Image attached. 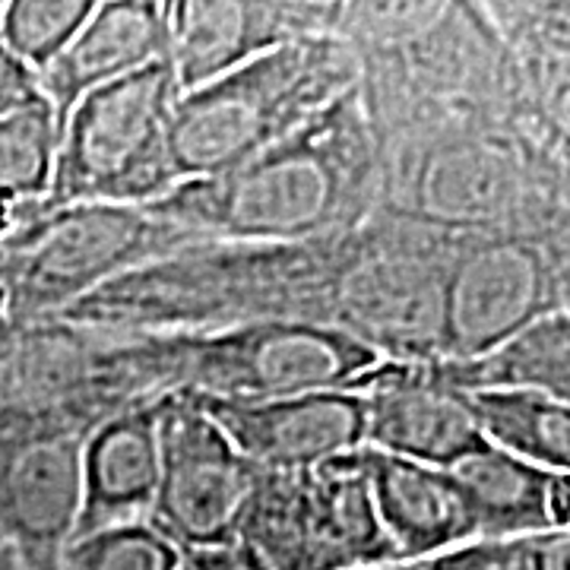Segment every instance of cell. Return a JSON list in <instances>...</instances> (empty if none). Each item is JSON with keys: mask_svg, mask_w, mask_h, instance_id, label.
<instances>
[{"mask_svg": "<svg viewBox=\"0 0 570 570\" xmlns=\"http://www.w3.org/2000/svg\"><path fill=\"white\" fill-rule=\"evenodd\" d=\"M355 82L352 51L330 36L285 41L219 80L181 92L168 127L175 187L245 163L343 99Z\"/></svg>", "mask_w": 570, "mask_h": 570, "instance_id": "5b68a950", "label": "cell"}, {"mask_svg": "<svg viewBox=\"0 0 570 570\" xmlns=\"http://www.w3.org/2000/svg\"><path fill=\"white\" fill-rule=\"evenodd\" d=\"M108 336V377L124 406L165 393L273 400L348 390L381 362L336 326L302 321Z\"/></svg>", "mask_w": 570, "mask_h": 570, "instance_id": "277c9868", "label": "cell"}, {"mask_svg": "<svg viewBox=\"0 0 570 570\" xmlns=\"http://www.w3.org/2000/svg\"><path fill=\"white\" fill-rule=\"evenodd\" d=\"M257 466L187 393H165L149 523L181 551L235 549Z\"/></svg>", "mask_w": 570, "mask_h": 570, "instance_id": "30bf717a", "label": "cell"}, {"mask_svg": "<svg viewBox=\"0 0 570 570\" xmlns=\"http://www.w3.org/2000/svg\"><path fill=\"white\" fill-rule=\"evenodd\" d=\"M235 551L250 570L396 564L374 513L362 448L307 469H257Z\"/></svg>", "mask_w": 570, "mask_h": 570, "instance_id": "ba28073f", "label": "cell"}, {"mask_svg": "<svg viewBox=\"0 0 570 570\" xmlns=\"http://www.w3.org/2000/svg\"><path fill=\"white\" fill-rule=\"evenodd\" d=\"M159 412L163 396L137 400L86 431L73 539L149 517L159 482Z\"/></svg>", "mask_w": 570, "mask_h": 570, "instance_id": "9a60e30c", "label": "cell"}, {"mask_svg": "<svg viewBox=\"0 0 570 570\" xmlns=\"http://www.w3.org/2000/svg\"><path fill=\"white\" fill-rule=\"evenodd\" d=\"M7 324H10V321H7V292H3V285H0V330Z\"/></svg>", "mask_w": 570, "mask_h": 570, "instance_id": "f546056e", "label": "cell"}, {"mask_svg": "<svg viewBox=\"0 0 570 570\" xmlns=\"http://www.w3.org/2000/svg\"><path fill=\"white\" fill-rule=\"evenodd\" d=\"M121 406L105 333L63 317L0 330V431H89Z\"/></svg>", "mask_w": 570, "mask_h": 570, "instance_id": "8fae6325", "label": "cell"}, {"mask_svg": "<svg viewBox=\"0 0 570 570\" xmlns=\"http://www.w3.org/2000/svg\"><path fill=\"white\" fill-rule=\"evenodd\" d=\"M178 96L165 58L86 92L58 130L48 190L26 216L73 204L142 206L168 194V127Z\"/></svg>", "mask_w": 570, "mask_h": 570, "instance_id": "52a82bcc", "label": "cell"}, {"mask_svg": "<svg viewBox=\"0 0 570 570\" xmlns=\"http://www.w3.org/2000/svg\"><path fill=\"white\" fill-rule=\"evenodd\" d=\"M431 362L441 381L460 393L539 390L570 403V314L554 311L466 362Z\"/></svg>", "mask_w": 570, "mask_h": 570, "instance_id": "ffe728a7", "label": "cell"}, {"mask_svg": "<svg viewBox=\"0 0 570 570\" xmlns=\"http://www.w3.org/2000/svg\"><path fill=\"white\" fill-rule=\"evenodd\" d=\"M105 3L108 0H7L0 39L39 73Z\"/></svg>", "mask_w": 570, "mask_h": 570, "instance_id": "cb8c5ba5", "label": "cell"}, {"mask_svg": "<svg viewBox=\"0 0 570 570\" xmlns=\"http://www.w3.org/2000/svg\"><path fill=\"white\" fill-rule=\"evenodd\" d=\"M355 232L302 245L197 242L105 283L61 317L111 336L264 321L336 326Z\"/></svg>", "mask_w": 570, "mask_h": 570, "instance_id": "7a4b0ae2", "label": "cell"}, {"mask_svg": "<svg viewBox=\"0 0 570 570\" xmlns=\"http://www.w3.org/2000/svg\"><path fill=\"white\" fill-rule=\"evenodd\" d=\"M86 431H0V542L22 570H58L80 513Z\"/></svg>", "mask_w": 570, "mask_h": 570, "instance_id": "7c38bea8", "label": "cell"}, {"mask_svg": "<svg viewBox=\"0 0 570 570\" xmlns=\"http://www.w3.org/2000/svg\"><path fill=\"white\" fill-rule=\"evenodd\" d=\"M554 311H568V232L450 235L438 358H475Z\"/></svg>", "mask_w": 570, "mask_h": 570, "instance_id": "9c48e42d", "label": "cell"}, {"mask_svg": "<svg viewBox=\"0 0 570 570\" xmlns=\"http://www.w3.org/2000/svg\"><path fill=\"white\" fill-rule=\"evenodd\" d=\"M165 55V0H108L51 61L41 67V99L61 130L86 92L137 73Z\"/></svg>", "mask_w": 570, "mask_h": 570, "instance_id": "2e32d148", "label": "cell"}, {"mask_svg": "<svg viewBox=\"0 0 570 570\" xmlns=\"http://www.w3.org/2000/svg\"><path fill=\"white\" fill-rule=\"evenodd\" d=\"M55 146L58 124L45 99L0 115V223L17 225L45 197Z\"/></svg>", "mask_w": 570, "mask_h": 570, "instance_id": "603a6c76", "label": "cell"}, {"mask_svg": "<svg viewBox=\"0 0 570 570\" xmlns=\"http://www.w3.org/2000/svg\"><path fill=\"white\" fill-rule=\"evenodd\" d=\"M535 92L568 111V10L570 0H482Z\"/></svg>", "mask_w": 570, "mask_h": 570, "instance_id": "7402d4cb", "label": "cell"}, {"mask_svg": "<svg viewBox=\"0 0 570 570\" xmlns=\"http://www.w3.org/2000/svg\"><path fill=\"white\" fill-rule=\"evenodd\" d=\"M409 570H504L501 561V542L475 539L460 549L441 551L434 558H425L419 564H406Z\"/></svg>", "mask_w": 570, "mask_h": 570, "instance_id": "83f0119b", "label": "cell"}, {"mask_svg": "<svg viewBox=\"0 0 570 570\" xmlns=\"http://www.w3.org/2000/svg\"><path fill=\"white\" fill-rule=\"evenodd\" d=\"M3 7H7V0H0V13H3Z\"/></svg>", "mask_w": 570, "mask_h": 570, "instance_id": "1f68e13d", "label": "cell"}, {"mask_svg": "<svg viewBox=\"0 0 570 570\" xmlns=\"http://www.w3.org/2000/svg\"><path fill=\"white\" fill-rule=\"evenodd\" d=\"M444 469L472 513L475 539L498 542L527 532L568 530L570 472L532 466L485 441Z\"/></svg>", "mask_w": 570, "mask_h": 570, "instance_id": "d6986e66", "label": "cell"}, {"mask_svg": "<svg viewBox=\"0 0 570 570\" xmlns=\"http://www.w3.org/2000/svg\"><path fill=\"white\" fill-rule=\"evenodd\" d=\"M348 390L365 403V448L444 469L482 444L466 393L444 384L431 358H381Z\"/></svg>", "mask_w": 570, "mask_h": 570, "instance_id": "5bb4252c", "label": "cell"}, {"mask_svg": "<svg viewBox=\"0 0 570 570\" xmlns=\"http://www.w3.org/2000/svg\"><path fill=\"white\" fill-rule=\"evenodd\" d=\"M41 89L39 77L3 45L0 39V115L20 111L26 105L39 102Z\"/></svg>", "mask_w": 570, "mask_h": 570, "instance_id": "4316f807", "label": "cell"}, {"mask_svg": "<svg viewBox=\"0 0 570 570\" xmlns=\"http://www.w3.org/2000/svg\"><path fill=\"white\" fill-rule=\"evenodd\" d=\"M377 204V142L352 89L245 163L142 206L204 242L302 245L362 228Z\"/></svg>", "mask_w": 570, "mask_h": 570, "instance_id": "6da1fadb", "label": "cell"}, {"mask_svg": "<svg viewBox=\"0 0 570 570\" xmlns=\"http://www.w3.org/2000/svg\"><path fill=\"white\" fill-rule=\"evenodd\" d=\"M387 216L441 235L568 232V134L472 124L377 149Z\"/></svg>", "mask_w": 570, "mask_h": 570, "instance_id": "3957f363", "label": "cell"}, {"mask_svg": "<svg viewBox=\"0 0 570 570\" xmlns=\"http://www.w3.org/2000/svg\"><path fill=\"white\" fill-rule=\"evenodd\" d=\"M175 570H250L245 558L235 549H200L181 551V561Z\"/></svg>", "mask_w": 570, "mask_h": 570, "instance_id": "f1b7e54d", "label": "cell"}, {"mask_svg": "<svg viewBox=\"0 0 570 570\" xmlns=\"http://www.w3.org/2000/svg\"><path fill=\"white\" fill-rule=\"evenodd\" d=\"M374 513L396 564H419L475 542V523L448 469L362 448Z\"/></svg>", "mask_w": 570, "mask_h": 570, "instance_id": "e0dca14e", "label": "cell"}, {"mask_svg": "<svg viewBox=\"0 0 570 570\" xmlns=\"http://www.w3.org/2000/svg\"><path fill=\"white\" fill-rule=\"evenodd\" d=\"M292 39L279 0H165V63L181 92ZM302 41V39H298Z\"/></svg>", "mask_w": 570, "mask_h": 570, "instance_id": "ac0fdd59", "label": "cell"}, {"mask_svg": "<svg viewBox=\"0 0 570 570\" xmlns=\"http://www.w3.org/2000/svg\"><path fill=\"white\" fill-rule=\"evenodd\" d=\"M187 396L257 469H307L365 448V403L355 390H311L273 400Z\"/></svg>", "mask_w": 570, "mask_h": 570, "instance_id": "4fadbf2b", "label": "cell"}, {"mask_svg": "<svg viewBox=\"0 0 570 570\" xmlns=\"http://www.w3.org/2000/svg\"><path fill=\"white\" fill-rule=\"evenodd\" d=\"M504 570H568L570 535L568 530H542L498 539Z\"/></svg>", "mask_w": 570, "mask_h": 570, "instance_id": "484cf974", "label": "cell"}, {"mask_svg": "<svg viewBox=\"0 0 570 570\" xmlns=\"http://www.w3.org/2000/svg\"><path fill=\"white\" fill-rule=\"evenodd\" d=\"M197 242L204 238L146 206L73 204L26 216L0 242L7 321L61 317L105 283Z\"/></svg>", "mask_w": 570, "mask_h": 570, "instance_id": "8992f818", "label": "cell"}, {"mask_svg": "<svg viewBox=\"0 0 570 570\" xmlns=\"http://www.w3.org/2000/svg\"><path fill=\"white\" fill-rule=\"evenodd\" d=\"M181 549L149 520L77 535L63 546L58 570H175Z\"/></svg>", "mask_w": 570, "mask_h": 570, "instance_id": "d4e9b609", "label": "cell"}, {"mask_svg": "<svg viewBox=\"0 0 570 570\" xmlns=\"http://www.w3.org/2000/svg\"><path fill=\"white\" fill-rule=\"evenodd\" d=\"M352 570H409L403 564H377V568H352Z\"/></svg>", "mask_w": 570, "mask_h": 570, "instance_id": "4dcf8cb0", "label": "cell"}, {"mask_svg": "<svg viewBox=\"0 0 570 570\" xmlns=\"http://www.w3.org/2000/svg\"><path fill=\"white\" fill-rule=\"evenodd\" d=\"M479 438L549 472H570V403L539 390L466 393Z\"/></svg>", "mask_w": 570, "mask_h": 570, "instance_id": "44dd1931", "label": "cell"}]
</instances>
